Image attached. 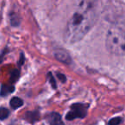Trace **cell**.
Listing matches in <instances>:
<instances>
[{
    "label": "cell",
    "instance_id": "1",
    "mask_svg": "<svg viewBox=\"0 0 125 125\" xmlns=\"http://www.w3.org/2000/svg\"><path fill=\"white\" fill-rule=\"evenodd\" d=\"M94 3H80L79 9L72 15L64 32L67 43H75L81 40L95 24L98 15L93 6Z\"/></svg>",
    "mask_w": 125,
    "mask_h": 125
},
{
    "label": "cell",
    "instance_id": "2",
    "mask_svg": "<svg viewBox=\"0 0 125 125\" xmlns=\"http://www.w3.org/2000/svg\"><path fill=\"white\" fill-rule=\"evenodd\" d=\"M105 45L111 54L125 56V25L115 24L109 28Z\"/></svg>",
    "mask_w": 125,
    "mask_h": 125
},
{
    "label": "cell",
    "instance_id": "3",
    "mask_svg": "<svg viewBox=\"0 0 125 125\" xmlns=\"http://www.w3.org/2000/svg\"><path fill=\"white\" fill-rule=\"evenodd\" d=\"M88 105L81 103H75L71 105V111L67 113V120H74L75 118H84L87 114Z\"/></svg>",
    "mask_w": 125,
    "mask_h": 125
},
{
    "label": "cell",
    "instance_id": "4",
    "mask_svg": "<svg viewBox=\"0 0 125 125\" xmlns=\"http://www.w3.org/2000/svg\"><path fill=\"white\" fill-rule=\"evenodd\" d=\"M46 121L49 125H64L60 114L57 112H51L47 114Z\"/></svg>",
    "mask_w": 125,
    "mask_h": 125
},
{
    "label": "cell",
    "instance_id": "5",
    "mask_svg": "<svg viewBox=\"0 0 125 125\" xmlns=\"http://www.w3.org/2000/svg\"><path fill=\"white\" fill-rule=\"evenodd\" d=\"M54 56L60 62L66 63V64H70L71 63V57L69 55V53L63 50H57L54 52Z\"/></svg>",
    "mask_w": 125,
    "mask_h": 125
},
{
    "label": "cell",
    "instance_id": "6",
    "mask_svg": "<svg viewBox=\"0 0 125 125\" xmlns=\"http://www.w3.org/2000/svg\"><path fill=\"white\" fill-rule=\"evenodd\" d=\"M25 118L28 120L30 123H34L37 120H39L40 118V114H39L38 111H28V112L26 113V116H25Z\"/></svg>",
    "mask_w": 125,
    "mask_h": 125
},
{
    "label": "cell",
    "instance_id": "7",
    "mask_svg": "<svg viewBox=\"0 0 125 125\" xmlns=\"http://www.w3.org/2000/svg\"><path fill=\"white\" fill-rule=\"evenodd\" d=\"M15 91V87L12 85H3L1 87V91H0V95L4 97L7 96L8 94H10Z\"/></svg>",
    "mask_w": 125,
    "mask_h": 125
},
{
    "label": "cell",
    "instance_id": "8",
    "mask_svg": "<svg viewBox=\"0 0 125 125\" xmlns=\"http://www.w3.org/2000/svg\"><path fill=\"white\" fill-rule=\"evenodd\" d=\"M10 106L13 108V109H17V108H20L21 106L23 105V101L21 99L18 97H13L12 99H10Z\"/></svg>",
    "mask_w": 125,
    "mask_h": 125
},
{
    "label": "cell",
    "instance_id": "9",
    "mask_svg": "<svg viewBox=\"0 0 125 125\" xmlns=\"http://www.w3.org/2000/svg\"><path fill=\"white\" fill-rule=\"evenodd\" d=\"M10 111L7 108L1 107L0 108V120H4L9 116Z\"/></svg>",
    "mask_w": 125,
    "mask_h": 125
},
{
    "label": "cell",
    "instance_id": "10",
    "mask_svg": "<svg viewBox=\"0 0 125 125\" xmlns=\"http://www.w3.org/2000/svg\"><path fill=\"white\" fill-rule=\"evenodd\" d=\"M19 77H20V71L18 70H14L10 75V82L11 83L16 82L19 79Z\"/></svg>",
    "mask_w": 125,
    "mask_h": 125
},
{
    "label": "cell",
    "instance_id": "11",
    "mask_svg": "<svg viewBox=\"0 0 125 125\" xmlns=\"http://www.w3.org/2000/svg\"><path fill=\"white\" fill-rule=\"evenodd\" d=\"M122 121H123V119H122L121 117H114V118H112V119L110 120L108 124L109 125H119L120 123H122Z\"/></svg>",
    "mask_w": 125,
    "mask_h": 125
},
{
    "label": "cell",
    "instance_id": "12",
    "mask_svg": "<svg viewBox=\"0 0 125 125\" xmlns=\"http://www.w3.org/2000/svg\"><path fill=\"white\" fill-rule=\"evenodd\" d=\"M49 79H50V82H51L52 87H53L54 89H56L57 88V84H56V81H55V79H54L53 75H52V73L49 74Z\"/></svg>",
    "mask_w": 125,
    "mask_h": 125
},
{
    "label": "cell",
    "instance_id": "13",
    "mask_svg": "<svg viewBox=\"0 0 125 125\" xmlns=\"http://www.w3.org/2000/svg\"><path fill=\"white\" fill-rule=\"evenodd\" d=\"M57 77H58V79L62 82H66V76H65L64 75H62V74H60V73H57Z\"/></svg>",
    "mask_w": 125,
    "mask_h": 125
},
{
    "label": "cell",
    "instance_id": "14",
    "mask_svg": "<svg viewBox=\"0 0 125 125\" xmlns=\"http://www.w3.org/2000/svg\"><path fill=\"white\" fill-rule=\"evenodd\" d=\"M23 62H24V55L21 53V59L19 60V65L23 64Z\"/></svg>",
    "mask_w": 125,
    "mask_h": 125
}]
</instances>
